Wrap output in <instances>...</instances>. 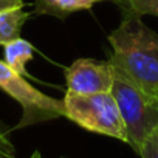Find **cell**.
<instances>
[{
  "instance_id": "6da1fadb",
  "label": "cell",
  "mask_w": 158,
  "mask_h": 158,
  "mask_svg": "<svg viewBox=\"0 0 158 158\" xmlns=\"http://www.w3.org/2000/svg\"><path fill=\"white\" fill-rule=\"evenodd\" d=\"M113 70L144 92L158 96V33L139 16L124 11L123 20L109 34Z\"/></svg>"
},
{
  "instance_id": "7a4b0ae2",
  "label": "cell",
  "mask_w": 158,
  "mask_h": 158,
  "mask_svg": "<svg viewBox=\"0 0 158 158\" xmlns=\"http://www.w3.org/2000/svg\"><path fill=\"white\" fill-rule=\"evenodd\" d=\"M65 118L89 132L106 135L127 143V132L119 107L112 92L77 95L65 93L62 98Z\"/></svg>"
},
{
  "instance_id": "3957f363",
  "label": "cell",
  "mask_w": 158,
  "mask_h": 158,
  "mask_svg": "<svg viewBox=\"0 0 158 158\" xmlns=\"http://www.w3.org/2000/svg\"><path fill=\"white\" fill-rule=\"evenodd\" d=\"M112 93L127 132V144L138 153L144 139L158 127V96H153L115 71Z\"/></svg>"
},
{
  "instance_id": "277c9868",
  "label": "cell",
  "mask_w": 158,
  "mask_h": 158,
  "mask_svg": "<svg viewBox=\"0 0 158 158\" xmlns=\"http://www.w3.org/2000/svg\"><path fill=\"white\" fill-rule=\"evenodd\" d=\"M0 90L10 95L22 107V118L16 129L53 121L65 115L62 99L51 98L33 87L22 74L8 67L5 60H0Z\"/></svg>"
},
{
  "instance_id": "5b68a950",
  "label": "cell",
  "mask_w": 158,
  "mask_h": 158,
  "mask_svg": "<svg viewBox=\"0 0 158 158\" xmlns=\"http://www.w3.org/2000/svg\"><path fill=\"white\" fill-rule=\"evenodd\" d=\"M67 92L77 95H93L112 92L115 70L110 62L95 59H76L65 70Z\"/></svg>"
},
{
  "instance_id": "8992f818",
  "label": "cell",
  "mask_w": 158,
  "mask_h": 158,
  "mask_svg": "<svg viewBox=\"0 0 158 158\" xmlns=\"http://www.w3.org/2000/svg\"><path fill=\"white\" fill-rule=\"evenodd\" d=\"M104 0H34V14L65 19L73 13L93 8Z\"/></svg>"
},
{
  "instance_id": "52a82bcc",
  "label": "cell",
  "mask_w": 158,
  "mask_h": 158,
  "mask_svg": "<svg viewBox=\"0 0 158 158\" xmlns=\"http://www.w3.org/2000/svg\"><path fill=\"white\" fill-rule=\"evenodd\" d=\"M33 56H34V47L22 37H17L3 45L5 64L22 76L27 74V65L30 60H33Z\"/></svg>"
},
{
  "instance_id": "ba28073f",
  "label": "cell",
  "mask_w": 158,
  "mask_h": 158,
  "mask_svg": "<svg viewBox=\"0 0 158 158\" xmlns=\"http://www.w3.org/2000/svg\"><path fill=\"white\" fill-rule=\"evenodd\" d=\"M30 19V13L23 8H14L0 11V45H6L8 42L20 37L22 28Z\"/></svg>"
},
{
  "instance_id": "9c48e42d",
  "label": "cell",
  "mask_w": 158,
  "mask_h": 158,
  "mask_svg": "<svg viewBox=\"0 0 158 158\" xmlns=\"http://www.w3.org/2000/svg\"><path fill=\"white\" fill-rule=\"evenodd\" d=\"M113 2H116L123 8V11H130L139 17H158V0H113Z\"/></svg>"
},
{
  "instance_id": "30bf717a",
  "label": "cell",
  "mask_w": 158,
  "mask_h": 158,
  "mask_svg": "<svg viewBox=\"0 0 158 158\" xmlns=\"http://www.w3.org/2000/svg\"><path fill=\"white\" fill-rule=\"evenodd\" d=\"M138 155L141 158H158V127L144 139Z\"/></svg>"
},
{
  "instance_id": "8fae6325",
  "label": "cell",
  "mask_w": 158,
  "mask_h": 158,
  "mask_svg": "<svg viewBox=\"0 0 158 158\" xmlns=\"http://www.w3.org/2000/svg\"><path fill=\"white\" fill-rule=\"evenodd\" d=\"M14 156H16V147L10 139L8 130L0 123V158H14Z\"/></svg>"
},
{
  "instance_id": "7c38bea8",
  "label": "cell",
  "mask_w": 158,
  "mask_h": 158,
  "mask_svg": "<svg viewBox=\"0 0 158 158\" xmlns=\"http://www.w3.org/2000/svg\"><path fill=\"white\" fill-rule=\"evenodd\" d=\"M23 6H25V0H0V11L23 8Z\"/></svg>"
},
{
  "instance_id": "4fadbf2b",
  "label": "cell",
  "mask_w": 158,
  "mask_h": 158,
  "mask_svg": "<svg viewBox=\"0 0 158 158\" xmlns=\"http://www.w3.org/2000/svg\"><path fill=\"white\" fill-rule=\"evenodd\" d=\"M30 158H44V156H42V153H40L39 150H34V152L31 153V156H30Z\"/></svg>"
}]
</instances>
